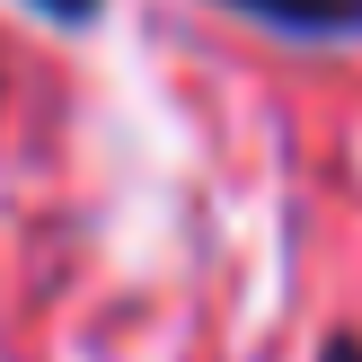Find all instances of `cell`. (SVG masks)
<instances>
[{
    "label": "cell",
    "instance_id": "obj_2",
    "mask_svg": "<svg viewBox=\"0 0 362 362\" xmlns=\"http://www.w3.org/2000/svg\"><path fill=\"white\" fill-rule=\"evenodd\" d=\"M35 18H45V27H62V35H80V27H98L106 18V0H27Z\"/></svg>",
    "mask_w": 362,
    "mask_h": 362
},
{
    "label": "cell",
    "instance_id": "obj_3",
    "mask_svg": "<svg viewBox=\"0 0 362 362\" xmlns=\"http://www.w3.org/2000/svg\"><path fill=\"white\" fill-rule=\"evenodd\" d=\"M318 362H362V327H336L327 345H318Z\"/></svg>",
    "mask_w": 362,
    "mask_h": 362
},
{
    "label": "cell",
    "instance_id": "obj_1",
    "mask_svg": "<svg viewBox=\"0 0 362 362\" xmlns=\"http://www.w3.org/2000/svg\"><path fill=\"white\" fill-rule=\"evenodd\" d=\"M212 9L292 35V45H362V0H212Z\"/></svg>",
    "mask_w": 362,
    "mask_h": 362
}]
</instances>
